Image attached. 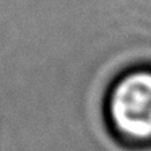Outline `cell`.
Instances as JSON below:
<instances>
[{"label": "cell", "mask_w": 151, "mask_h": 151, "mask_svg": "<svg viewBox=\"0 0 151 151\" xmlns=\"http://www.w3.org/2000/svg\"><path fill=\"white\" fill-rule=\"evenodd\" d=\"M104 122L122 146H151V63L133 65L112 80L104 96Z\"/></svg>", "instance_id": "1"}]
</instances>
